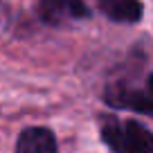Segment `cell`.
<instances>
[{
    "label": "cell",
    "instance_id": "7a4b0ae2",
    "mask_svg": "<svg viewBox=\"0 0 153 153\" xmlns=\"http://www.w3.org/2000/svg\"><path fill=\"white\" fill-rule=\"evenodd\" d=\"M41 16L48 23H59L63 18H83L88 9L81 0H41Z\"/></svg>",
    "mask_w": 153,
    "mask_h": 153
},
{
    "label": "cell",
    "instance_id": "5b68a950",
    "mask_svg": "<svg viewBox=\"0 0 153 153\" xmlns=\"http://www.w3.org/2000/svg\"><path fill=\"white\" fill-rule=\"evenodd\" d=\"M101 9L117 23H137L144 14L140 0H101Z\"/></svg>",
    "mask_w": 153,
    "mask_h": 153
},
{
    "label": "cell",
    "instance_id": "3957f363",
    "mask_svg": "<svg viewBox=\"0 0 153 153\" xmlns=\"http://www.w3.org/2000/svg\"><path fill=\"white\" fill-rule=\"evenodd\" d=\"M18 153H52L56 151V137L52 135V131L48 128H27L20 133L18 144H16Z\"/></svg>",
    "mask_w": 153,
    "mask_h": 153
},
{
    "label": "cell",
    "instance_id": "8992f818",
    "mask_svg": "<svg viewBox=\"0 0 153 153\" xmlns=\"http://www.w3.org/2000/svg\"><path fill=\"white\" fill-rule=\"evenodd\" d=\"M149 90H151V92H153V74H151V76H149Z\"/></svg>",
    "mask_w": 153,
    "mask_h": 153
},
{
    "label": "cell",
    "instance_id": "277c9868",
    "mask_svg": "<svg viewBox=\"0 0 153 153\" xmlns=\"http://www.w3.org/2000/svg\"><path fill=\"white\" fill-rule=\"evenodd\" d=\"M108 104L117 108H131L135 113H144L153 117V92L146 90H115L108 95Z\"/></svg>",
    "mask_w": 153,
    "mask_h": 153
},
{
    "label": "cell",
    "instance_id": "6da1fadb",
    "mask_svg": "<svg viewBox=\"0 0 153 153\" xmlns=\"http://www.w3.org/2000/svg\"><path fill=\"white\" fill-rule=\"evenodd\" d=\"M101 137L113 151H153V133L140 122L117 124L115 120L101 126Z\"/></svg>",
    "mask_w": 153,
    "mask_h": 153
}]
</instances>
